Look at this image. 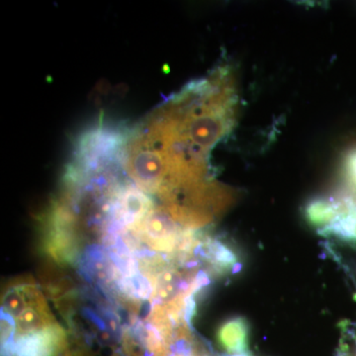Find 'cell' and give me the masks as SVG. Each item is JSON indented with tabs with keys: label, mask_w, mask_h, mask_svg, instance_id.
Returning <instances> with one entry per match:
<instances>
[{
	"label": "cell",
	"mask_w": 356,
	"mask_h": 356,
	"mask_svg": "<svg viewBox=\"0 0 356 356\" xmlns=\"http://www.w3.org/2000/svg\"><path fill=\"white\" fill-rule=\"evenodd\" d=\"M41 288L31 277L7 284L1 298L2 350L14 339L57 324Z\"/></svg>",
	"instance_id": "obj_1"
},
{
	"label": "cell",
	"mask_w": 356,
	"mask_h": 356,
	"mask_svg": "<svg viewBox=\"0 0 356 356\" xmlns=\"http://www.w3.org/2000/svg\"><path fill=\"white\" fill-rule=\"evenodd\" d=\"M67 348V336L57 324L16 337L2 350L4 356H58Z\"/></svg>",
	"instance_id": "obj_2"
},
{
	"label": "cell",
	"mask_w": 356,
	"mask_h": 356,
	"mask_svg": "<svg viewBox=\"0 0 356 356\" xmlns=\"http://www.w3.org/2000/svg\"><path fill=\"white\" fill-rule=\"evenodd\" d=\"M250 327L243 318H229L220 325L217 332V341L222 350L229 355L245 353L248 346Z\"/></svg>",
	"instance_id": "obj_3"
},
{
	"label": "cell",
	"mask_w": 356,
	"mask_h": 356,
	"mask_svg": "<svg viewBox=\"0 0 356 356\" xmlns=\"http://www.w3.org/2000/svg\"><path fill=\"white\" fill-rule=\"evenodd\" d=\"M343 179L346 186L343 195L356 206V147L351 149L344 159Z\"/></svg>",
	"instance_id": "obj_4"
},
{
	"label": "cell",
	"mask_w": 356,
	"mask_h": 356,
	"mask_svg": "<svg viewBox=\"0 0 356 356\" xmlns=\"http://www.w3.org/2000/svg\"><path fill=\"white\" fill-rule=\"evenodd\" d=\"M224 356H252V355H250V353H247V351H245V353H238V355H224Z\"/></svg>",
	"instance_id": "obj_5"
}]
</instances>
